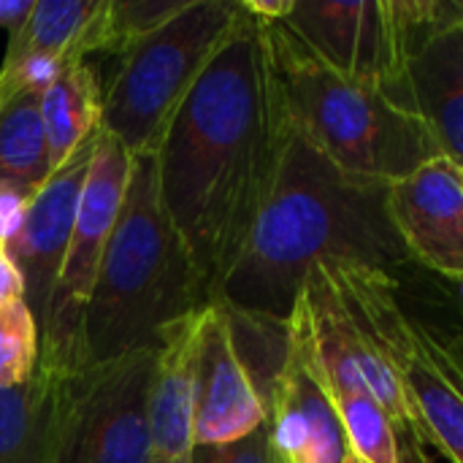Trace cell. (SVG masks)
Instances as JSON below:
<instances>
[{
	"instance_id": "1",
	"label": "cell",
	"mask_w": 463,
	"mask_h": 463,
	"mask_svg": "<svg viewBox=\"0 0 463 463\" xmlns=\"http://www.w3.org/2000/svg\"><path fill=\"white\" fill-rule=\"evenodd\" d=\"M285 128L263 22L244 11L155 152L163 206L212 296L271 190Z\"/></svg>"
},
{
	"instance_id": "2",
	"label": "cell",
	"mask_w": 463,
	"mask_h": 463,
	"mask_svg": "<svg viewBox=\"0 0 463 463\" xmlns=\"http://www.w3.org/2000/svg\"><path fill=\"white\" fill-rule=\"evenodd\" d=\"M388 195V182L342 171L288 122L271 190L214 304L288 323L317 266H372L391 274L407 266L412 258Z\"/></svg>"
},
{
	"instance_id": "3",
	"label": "cell",
	"mask_w": 463,
	"mask_h": 463,
	"mask_svg": "<svg viewBox=\"0 0 463 463\" xmlns=\"http://www.w3.org/2000/svg\"><path fill=\"white\" fill-rule=\"evenodd\" d=\"M212 304L214 296L163 206L155 155H133L119 220L79 328L73 369L157 350L168 328Z\"/></svg>"
},
{
	"instance_id": "4",
	"label": "cell",
	"mask_w": 463,
	"mask_h": 463,
	"mask_svg": "<svg viewBox=\"0 0 463 463\" xmlns=\"http://www.w3.org/2000/svg\"><path fill=\"white\" fill-rule=\"evenodd\" d=\"M263 30L285 119L334 165L393 184L439 157L423 122L380 87L334 73L282 22Z\"/></svg>"
},
{
	"instance_id": "5",
	"label": "cell",
	"mask_w": 463,
	"mask_h": 463,
	"mask_svg": "<svg viewBox=\"0 0 463 463\" xmlns=\"http://www.w3.org/2000/svg\"><path fill=\"white\" fill-rule=\"evenodd\" d=\"M241 14V0H193L165 27L130 49L103 90L100 128L130 155H155Z\"/></svg>"
},
{
	"instance_id": "6",
	"label": "cell",
	"mask_w": 463,
	"mask_h": 463,
	"mask_svg": "<svg viewBox=\"0 0 463 463\" xmlns=\"http://www.w3.org/2000/svg\"><path fill=\"white\" fill-rule=\"evenodd\" d=\"M155 353L65 372L52 463H155L149 423Z\"/></svg>"
},
{
	"instance_id": "7",
	"label": "cell",
	"mask_w": 463,
	"mask_h": 463,
	"mask_svg": "<svg viewBox=\"0 0 463 463\" xmlns=\"http://www.w3.org/2000/svg\"><path fill=\"white\" fill-rule=\"evenodd\" d=\"M361 334L402 383L420 439L463 463L461 339L412 320L402 301L369 309Z\"/></svg>"
},
{
	"instance_id": "8",
	"label": "cell",
	"mask_w": 463,
	"mask_h": 463,
	"mask_svg": "<svg viewBox=\"0 0 463 463\" xmlns=\"http://www.w3.org/2000/svg\"><path fill=\"white\" fill-rule=\"evenodd\" d=\"M130 168L133 155L100 128L92 165L81 187L68 252L54 285L49 320L41 334V361L54 364L60 369L76 366L79 328L103 252L119 220V209L130 182Z\"/></svg>"
},
{
	"instance_id": "9",
	"label": "cell",
	"mask_w": 463,
	"mask_h": 463,
	"mask_svg": "<svg viewBox=\"0 0 463 463\" xmlns=\"http://www.w3.org/2000/svg\"><path fill=\"white\" fill-rule=\"evenodd\" d=\"M290 317L304 328L315 366L328 391L372 393L396 423L399 437L420 439L402 383L353 326L326 266H317L304 279Z\"/></svg>"
},
{
	"instance_id": "10",
	"label": "cell",
	"mask_w": 463,
	"mask_h": 463,
	"mask_svg": "<svg viewBox=\"0 0 463 463\" xmlns=\"http://www.w3.org/2000/svg\"><path fill=\"white\" fill-rule=\"evenodd\" d=\"M282 24L315 60L350 81L383 87L399 68L391 0L293 3Z\"/></svg>"
},
{
	"instance_id": "11",
	"label": "cell",
	"mask_w": 463,
	"mask_h": 463,
	"mask_svg": "<svg viewBox=\"0 0 463 463\" xmlns=\"http://www.w3.org/2000/svg\"><path fill=\"white\" fill-rule=\"evenodd\" d=\"M98 136L100 130L84 146H79L62 168H57L49 176V182L24 206L19 222L3 241L5 252L11 255L14 266L22 274L24 298L38 320L41 334L49 320L54 285H57V277L68 252L81 187L92 165Z\"/></svg>"
},
{
	"instance_id": "12",
	"label": "cell",
	"mask_w": 463,
	"mask_h": 463,
	"mask_svg": "<svg viewBox=\"0 0 463 463\" xmlns=\"http://www.w3.org/2000/svg\"><path fill=\"white\" fill-rule=\"evenodd\" d=\"M290 350L271 388L266 412L271 448L279 463H345L350 445L328 388L315 366L298 320H288Z\"/></svg>"
},
{
	"instance_id": "13",
	"label": "cell",
	"mask_w": 463,
	"mask_h": 463,
	"mask_svg": "<svg viewBox=\"0 0 463 463\" xmlns=\"http://www.w3.org/2000/svg\"><path fill=\"white\" fill-rule=\"evenodd\" d=\"M266 423V402L236 350L228 315L220 304H212L198 320L193 442H236Z\"/></svg>"
},
{
	"instance_id": "14",
	"label": "cell",
	"mask_w": 463,
	"mask_h": 463,
	"mask_svg": "<svg viewBox=\"0 0 463 463\" xmlns=\"http://www.w3.org/2000/svg\"><path fill=\"white\" fill-rule=\"evenodd\" d=\"M388 203L410 258L463 279V168L439 155L393 182Z\"/></svg>"
},
{
	"instance_id": "15",
	"label": "cell",
	"mask_w": 463,
	"mask_h": 463,
	"mask_svg": "<svg viewBox=\"0 0 463 463\" xmlns=\"http://www.w3.org/2000/svg\"><path fill=\"white\" fill-rule=\"evenodd\" d=\"M380 90L423 122L442 157L463 168V22L410 49Z\"/></svg>"
},
{
	"instance_id": "16",
	"label": "cell",
	"mask_w": 463,
	"mask_h": 463,
	"mask_svg": "<svg viewBox=\"0 0 463 463\" xmlns=\"http://www.w3.org/2000/svg\"><path fill=\"white\" fill-rule=\"evenodd\" d=\"M201 312L176 323L155 353L149 423L155 463H190L195 412V347Z\"/></svg>"
},
{
	"instance_id": "17",
	"label": "cell",
	"mask_w": 463,
	"mask_h": 463,
	"mask_svg": "<svg viewBox=\"0 0 463 463\" xmlns=\"http://www.w3.org/2000/svg\"><path fill=\"white\" fill-rule=\"evenodd\" d=\"M41 92L43 87H30L0 106V241L54 174L41 122Z\"/></svg>"
},
{
	"instance_id": "18",
	"label": "cell",
	"mask_w": 463,
	"mask_h": 463,
	"mask_svg": "<svg viewBox=\"0 0 463 463\" xmlns=\"http://www.w3.org/2000/svg\"><path fill=\"white\" fill-rule=\"evenodd\" d=\"M65 372L41 361L27 383L0 391V463H52Z\"/></svg>"
},
{
	"instance_id": "19",
	"label": "cell",
	"mask_w": 463,
	"mask_h": 463,
	"mask_svg": "<svg viewBox=\"0 0 463 463\" xmlns=\"http://www.w3.org/2000/svg\"><path fill=\"white\" fill-rule=\"evenodd\" d=\"M41 122L52 171L62 168L103 122V87L84 60L65 62L41 92Z\"/></svg>"
},
{
	"instance_id": "20",
	"label": "cell",
	"mask_w": 463,
	"mask_h": 463,
	"mask_svg": "<svg viewBox=\"0 0 463 463\" xmlns=\"http://www.w3.org/2000/svg\"><path fill=\"white\" fill-rule=\"evenodd\" d=\"M100 11V0H35V8L22 30L8 35L3 65L27 60L71 62L81 57V38Z\"/></svg>"
},
{
	"instance_id": "21",
	"label": "cell",
	"mask_w": 463,
	"mask_h": 463,
	"mask_svg": "<svg viewBox=\"0 0 463 463\" xmlns=\"http://www.w3.org/2000/svg\"><path fill=\"white\" fill-rule=\"evenodd\" d=\"M190 3L193 0H100V11L81 38V57L100 52L122 60L130 49L179 16Z\"/></svg>"
},
{
	"instance_id": "22",
	"label": "cell",
	"mask_w": 463,
	"mask_h": 463,
	"mask_svg": "<svg viewBox=\"0 0 463 463\" xmlns=\"http://www.w3.org/2000/svg\"><path fill=\"white\" fill-rule=\"evenodd\" d=\"M350 453L364 463H399V429L366 391H328Z\"/></svg>"
},
{
	"instance_id": "23",
	"label": "cell",
	"mask_w": 463,
	"mask_h": 463,
	"mask_svg": "<svg viewBox=\"0 0 463 463\" xmlns=\"http://www.w3.org/2000/svg\"><path fill=\"white\" fill-rule=\"evenodd\" d=\"M41 364V328L27 301L0 307V391L27 383Z\"/></svg>"
},
{
	"instance_id": "24",
	"label": "cell",
	"mask_w": 463,
	"mask_h": 463,
	"mask_svg": "<svg viewBox=\"0 0 463 463\" xmlns=\"http://www.w3.org/2000/svg\"><path fill=\"white\" fill-rule=\"evenodd\" d=\"M190 463H279V458L271 448V434L266 423L236 442L195 445L190 453Z\"/></svg>"
},
{
	"instance_id": "25",
	"label": "cell",
	"mask_w": 463,
	"mask_h": 463,
	"mask_svg": "<svg viewBox=\"0 0 463 463\" xmlns=\"http://www.w3.org/2000/svg\"><path fill=\"white\" fill-rule=\"evenodd\" d=\"M11 301H27L24 298V282L19 269L14 266L11 255L5 252L3 241H0V307L11 304Z\"/></svg>"
},
{
	"instance_id": "26",
	"label": "cell",
	"mask_w": 463,
	"mask_h": 463,
	"mask_svg": "<svg viewBox=\"0 0 463 463\" xmlns=\"http://www.w3.org/2000/svg\"><path fill=\"white\" fill-rule=\"evenodd\" d=\"M33 8H35V0H0V27L8 35H14L16 30L24 27Z\"/></svg>"
},
{
	"instance_id": "27",
	"label": "cell",
	"mask_w": 463,
	"mask_h": 463,
	"mask_svg": "<svg viewBox=\"0 0 463 463\" xmlns=\"http://www.w3.org/2000/svg\"><path fill=\"white\" fill-rule=\"evenodd\" d=\"M423 445L418 437H399V463H431Z\"/></svg>"
},
{
	"instance_id": "28",
	"label": "cell",
	"mask_w": 463,
	"mask_h": 463,
	"mask_svg": "<svg viewBox=\"0 0 463 463\" xmlns=\"http://www.w3.org/2000/svg\"><path fill=\"white\" fill-rule=\"evenodd\" d=\"M456 5V14H458V22H463V0H453Z\"/></svg>"
},
{
	"instance_id": "29",
	"label": "cell",
	"mask_w": 463,
	"mask_h": 463,
	"mask_svg": "<svg viewBox=\"0 0 463 463\" xmlns=\"http://www.w3.org/2000/svg\"><path fill=\"white\" fill-rule=\"evenodd\" d=\"M345 463H364V461H361L358 456H353V453H350V458H347V461H345Z\"/></svg>"
}]
</instances>
